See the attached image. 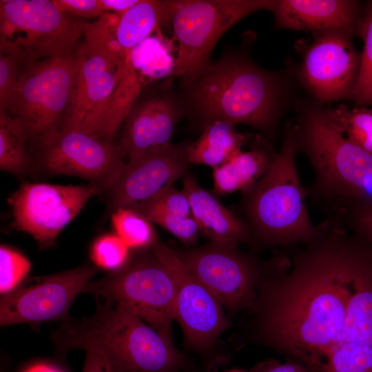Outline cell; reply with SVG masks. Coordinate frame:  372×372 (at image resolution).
Instances as JSON below:
<instances>
[{
    "mask_svg": "<svg viewBox=\"0 0 372 372\" xmlns=\"http://www.w3.org/2000/svg\"><path fill=\"white\" fill-rule=\"evenodd\" d=\"M283 249L266 262L247 341L319 372L342 333L354 282L372 265V246L327 217L311 240Z\"/></svg>",
    "mask_w": 372,
    "mask_h": 372,
    "instance_id": "1",
    "label": "cell"
},
{
    "mask_svg": "<svg viewBox=\"0 0 372 372\" xmlns=\"http://www.w3.org/2000/svg\"><path fill=\"white\" fill-rule=\"evenodd\" d=\"M292 127L298 152L314 172L305 187L307 199L327 217L372 206V152L346 138L322 108H309Z\"/></svg>",
    "mask_w": 372,
    "mask_h": 372,
    "instance_id": "2",
    "label": "cell"
},
{
    "mask_svg": "<svg viewBox=\"0 0 372 372\" xmlns=\"http://www.w3.org/2000/svg\"><path fill=\"white\" fill-rule=\"evenodd\" d=\"M187 83L189 105L207 123L219 120L267 133L276 130L284 85L278 74L259 68L249 58L225 56Z\"/></svg>",
    "mask_w": 372,
    "mask_h": 372,
    "instance_id": "3",
    "label": "cell"
},
{
    "mask_svg": "<svg viewBox=\"0 0 372 372\" xmlns=\"http://www.w3.org/2000/svg\"><path fill=\"white\" fill-rule=\"evenodd\" d=\"M61 349L101 350L118 372H189V359L143 320L111 302L54 336Z\"/></svg>",
    "mask_w": 372,
    "mask_h": 372,
    "instance_id": "4",
    "label": "cell"
},
{
    "mask_svg": "<svg viewBox=\"0 0 372 372\" xmlns=\"http://www.w3.org/2000/svg\"><path fill=\"white\" fill-rule=\"evenodd\" d=\"M298 152L292 126L266 174L242 192L250 242L261 247H286L316 234L307 207V192L296 163Z\"/></svg>",
    "mask_w": 372,
    "mask_h": 372,
    "instance_id": "5",
    "label": "cell"
},
{
    "mask_svg": "<svg viewBox=\"0 0 372 372\" xmlns=\"http://www.w3.org/2000/svg\"><path fill=\"white\" fill-rule=\"evenodd\" d=\"M87 24L61 12L53 1L1 0L0 51L27 65L66 55Z\"/></svg>",
    "mask_w": 372,
    "mask_h": 372,
    "instance_id": "6",
    "label": "cell"
},
{
    "mask_svg": "<svg viewBox=\"0 0 372 372\" xmlns=\"http://www.w3.org/2000/svg\"><path fill=\"white\" fill-rule=\"evenodd\" d=\"M274 0H180L171 18L177 42L174 77L186 83L209 65L213 49L237 22L260 10H271Z\"/></svg>",
    "mask_w": 372,
    "mask_h": 372,
    "instance_id": "7",
    "label": "cell"
},
{
    "mask_svg": "<svg viewBox=\"0 0 372 372\" xmlns=\"http://www.w3.org/2000/svg\"><path fill=\"white\" fill-rule=\"evenodd\" d=\"M136 316L173 342L176 287L165 267L152 253L130 260L126 266L83 289Z\"/></svg>",
    "mask_w": 372,
    "mask_h": 372,
    "instance_id": "8",
    "label": "cell"
},
{
    "mask_svg": "<svg viewBox=\"0 0 372 372\" xmlns=\"http://www.w3.org/2000/svg\"><path fill=\"white\" fill-rule=\"evenodd\" d=\"M78 59L76 54L52 57L27 65L20 72L7 111L17 118L28 136L58 130L73 93Z\"/></svg>",
    "mask_w": 372,
    "mask_h": 372,
    "instance_id": "9",
    "label": "cell"
},
{
    "mask_svg": "<svg viewBox=\"0 0 372 372\" xmlns=\"http://www.w3.org/2000/svg\"><path fill=\"white\" fill-rule=\"evenodd\" d=\"M103 188L95 184H22L8 199L14 227L30 234L41 248L51 246L59 233Z\"/></svg>",
    "mask_w": 372,
    "mask_h": 372,
    "instance_id": "10",
    "label": "cell"
},
{
    "mask_svg": "<svg viewBox=\"0 0 372 372\" xmlns=\"http://www.w3.org/2000/svg\"><path fill=\"white\" fill-rule=\"evenodd\" d=\"M174 251L227 311L234 313L251 307L266 262L237 247L213 243Z\"/></svg>",
    "mask_w": 372,
    "mask_h": 372,
    "instance_id": "11",
    "label": "cell"
},
{
    "mask_svg": "<svg viewBox=\"0 0 372 372\" xmlns=\"http://www.w3.org/2000/svg\"><path fill=\"white\" fill-rule=\"evenodd\" d=\"M152 253L170 273L176 287V320L186 347L205 353L231 323L215 296L179 259L174 249L157 242Z\"/></svg>",
    "mask_w": 372,
    "mask_h": 372,
    "instance_id": "12",
    "label": "cell"
},
{
    "mask_svg": "<svg viewBox=\"0 0 372 372\" xmlns=\"http://www.w3.org/2000/svg\"><path fill=\"white\" fill-rule=\"evenodd\" d=\"M85 39L76 52L78 62L75 83L62 129L78 130L103 138L121 63L103 46Z\"/></svg>",
    "mask_w": 372,
    "mask_h": 372,
    "instance_id": "13",
    "label": "cell"
},
{
    "mask_svg": "<svg viewBox=\"0 0 372 372\" xmlns=\"http://www.w3.org/2000/svg\"><path fill=\"white\" fill-rule=\"evenodd\" d=\"M96 272L81 267L23 282L1 298V325L68 320L71 304Z\"/></svg>",
    "mask_w": 372,
    "mask_h": 372,
    "instance_id": "14",
    "label": "cell"
},
{
    "mask_svg": "<svg viewBox=\"0 0 372 372\" xmlns=\"http://www.w3.org/2000/svg\"><path fill=\"white\" fill-rule=\"evenodd\" d=\"M40 140L48 171L83 178L106 189L125 163L112 141L81 131L58 129Z\"/></svg>",
    "mask_w": 372,
    "mask_h": 372,
    "instance_id": "15",
    "label": "cell"
},
{
    "mask_svg": "<svg viewBox=\"0 0 372 372\" xmlns=\"http://www.w3.org/2000/svg\"><path fill=\"white\" fill-rule=\"evenodd\" d=\"M314 33L300 70L304 85L320 102L353 99L360 69L353 34L342 30Z\"/></svg>",
    "mask_w": 372,
    "mask_h": 372,
    "instance_id": "16",
    "label": "cell"
},
{
    "mask_svg": "<svg viewBox=\"0 0 372 372\" xmlns=\"http://www.w3.org/2000/svg\"><path fill=\"white\" fill-rule=\"evenodd\" d=\"M187 146L170 143L125 162L110 187L111 207L132 208L187 174Z\"/></svg>",
    "mask_w": 372,
    "mask_h": 372,
    "instance_id": "17",
    "label": "cell"
},
{
    "mask_svg": "<svg viewBox=\"0 0 372 372\" xmlns=\"http://www.w3.org/2000/svg\"><path fill=\"white\" fill-rule=\"evenodd\" d=\"M175 60L163 43L145 40L119 65L108 107L103 138L112 141L123 126L145 85L173 74Z\"/></svg>",
    "mask_w": 372,
    "mask_h": 372,
    "instance_id": "18",
    "label": "cell"
},
{
    "mask_svg": "<svg viewBox=\"0 0 372 372\" xmlns=\"http://www.w3.org/2000/svg\"><path fill=\"white\" fill-rule=\"evenodd\" d=\"M181 112L180 103L169 94L134 106L117 145L123 158L128 161L172 143Z\"/></svg>",
    "mask_w": 372,
    "mask_h": 372,
    "instance_id": "19",
    "label": "cell"
},
{
    "mask_svg": "<svg viewBox=\"0 0 372 372\" xmlns=\"http://www.w3.org/2000/svg\"><path fill=\"white\" fill-rule=\"evenodd\" d=\"M278 28L314 32H358L362 14L353 0H276L271 10Z\"/></svg>",
    "mask_w": 372,
    "mask_h": 372,
    "instance_id": "20",
    "label": "cell"
},
{
    "mask_svg": "<svg viewBox=\"0 0 372 372\" xmlns=\"http://www.w3.org/2000/svg\"><path fill=\"white\" fill-rule=\"evenodd\" d=\"M183 180L182 190L189 200L192 215L211 243L237 247L240 242H250L251 234L246 222L201 187L192 176L186 174Z\"/></svg>",
    "mask_w": 372,
    "mask_h": 372,
    "instance_id": "21",
    "label": "cell"
},
{
    "mask_svg": "<svg viewBox=\"0 0 372 372\" xmlns=\"http://www.w3.org/2000/svg\"><path fill=\"white\" fill-rule=\"evenodd\" d=\"M176 3V1L140 0L119 15L114 35L125 57L161 25L171 20Z\"/></svg>",
    "mask_w": 372,
    "mask_h": 372,
    "instance_id": "22",
    "label": "cell"
},
{
    "mask_svg": "<svg viewBox=\"0 0 372 372\" xmlns=\"http://www.w3.org/2000/svg\"><path fill=\"white\" fill-rule=\"evenodd\" d=\"M276 154L261 148L240 151L223 164L213 168L215 192L227 194L245 191L266 174Z\"/></svg>",
    "mask_w": 372,
    "mask_h": 372,
    "instance_id": "23",
    "label": "cell"
},
{
    "mask_svg": "<svg viewBox=\"0 0 372 372\" xmlns=\"http://www.w3.org/2000/svg\"><path fill=\"white\" fill-rule=\"evenodd\" d=\"M247 140L234 125L213 121L206 123L200 137L187 145L189 164L205 165L215 168L241 151Z\"/></svg>",
    "mask_w": 372,
    "mask_h": 372,
    "instance_id": "24",
    "label": "cell"
},
{
    "mask_svg": "<svg viewBox=\"0 0 372 372\" xmlns=\"http://www.w3.org/2000/svg\"><path fill=\"white\" fill-rule=\"evenodd\" d=\"M353 287L337 344L353 342L372 346V265L355 279Z\"/></svg>",
    "mask_w": 372,
    "mask_h": 372,
    "instance_id": "25",
    "label": "cell"
},
{
    "mask_svg": "<svg viewBox=\"0 0 372 372\" xmlns=\"http://www.w3.org/2000/svg\"><path fill=\"white\" fill-rule=\"evenodd\" d=\"M28 135L15 117L0 111V168L2 171L20 175L28 166L26 140Z\"/></svg>",
    "mask_w": 372,
    "mask_h": 372,
    "instance_id": "26",
    "label": "cell"
},
{
    "mask_svg": "<svg viewBox=\"0 0 372 372\" xmlns=\"http://www.w3.org/2000/svg\"><path fill=\"white\" fill-rule=\"evenodd\" d=\"M327 114L342 135L359 147L372 152V111L364 107L349 109L340 105L327 109Z\"/></svg>",
    "mask_w": 372,
    "mask_h": 372,
    "instance_id": "27",
    "label": "cell"
},
{
    "mask_svg": "<svg viewBox=\"0 0 372 372\" xmlns=\"http://www.w3.org/2000/svg\"><path fill=\"white\" fill-rule=\"evenodd\" d=\"M112 223L116 234L130 249L152 247L157 242L152 223L132 208L114 210Z\"/></svg>",
    "mask_w": 372,
    "mask_h": 372,
    "instance_id": "28",
    "label": "cell"
},
{
    "mask_svg": "<svg viewBox=\"0 0 372 372\" xmlns=\"http://www.w3.org/2000/svg\"><path fill=\"white\" fill-rule=\"evenodd\" d=\"M319 372H372V346L353 342L338 344Z\"/></svg>",
    "mask_w": 372,
    "mask_h": 372,
    "instance_id": "29",
    "label": "cell"
},
{
    "mask_svg": "<svg viewBox=\"0 0 372 372\" xmlns=\"http://www.w3.org/2000/svg\"><path fill=\"white\" fill-rule=\"evenodd\" d=\"M358 32L362 37L364 45L353 99L358 107H364L372 104V1L366 3Z\"/></svg>",
    "mask_w": 372,
    "mask_h": 372,
    "instance_id": "30",
    "label": "cell"
},
{
    "mask_svg": "<svg viewBox=\"0 0 372 372\" xmlns=\"http://www.w3.org/2000/svg\"><path fill=\"white\" fill-rule=\"evenodd\" d=\"M132 209L145 218L155 214L180 216L192 215L190 205L186 194L183 190H178L173 185L163 188L149 200Z\"/></svg>",
    "mask_w": 372,
    "mask_h": 372,
    "instance_id": "31",
    "label": "cell"
},
{
    "mask_svg": "<svg viewBox=\"0 0 372 372\" xmlns=\"http://www.w3.org/2000/svg\"><path fill=\"white\" fill-rule=\"evenodd\" d=\"M129 249L118 235L108 234L96 240L91 249V256L98 267L116 271L130 262Z\"/></svg>",
    "mask_w": 372,
    "mask_h": 372,
    "instance_id": "32",
    "label": "cell"
},
{
    "mask_svg": "<svg viewBox=\"0 0 372 372\" xmlns=\"http://www.w3.org/2000/svg\"><path fill=\"white\" fill-rule=\"evenodd\" d=\"M30 269V261L13 249L0 247V293L5 295L21 285Z\"/></svg>",
    "mask_w": 372,
    "mask_h": 372,
    "instance_id": "33",
    "label": "cell"
},
{
    "mask_svg": "<svg viewBox=\"0 0 372 372\" xmlns=\"http://www.w3.org/2000/svg\"><path fill=\"white\" fill-rule=\"evenodd\" d=\"M331 217L339 220L349 231L372 246V206H353Z\"/></svg>",
    "mask_w": 372,
    "mask_h": 372,
    "instance_id": "34",
    "label": "cell"
},
{
    "mask_svg": "<svg viewBox=\"0 0 372 372\" xmlns=\"http://www.w3.org/2000/svg\"><path fill=\"white\" fill-rule=\"evenodd\" d=\"M19 63L11 56L0 53V111L7 112L17 85Z\"/></svg>",
    "mask_w": 372,
    "mask_h": 372,
    "instance_id": "35",
    "label": "cell"
},
{
    "mask_svg": "<svg viewBox=\"0 0 372 372\" xmlns=\"http://www.w3.org/2000/svg\"><path fill=\"white\" fill-rule=\"evenodd\" d=\"M57 8L79 18H99L104 13L101 0H53Z\"/></svg>",
    "mask_w": 372,
    "mask_h": 372,
    "instance_id": "36",
    "label": "cell"
},
{
    "mask_svg": "<svg viewBox=\"0 0 372 372\" xmlns=\"http://www.w3.org/2000/svg\"><path fill=\"white\" fill-rule=\"evenodd\" d=\"M83 372H118L107 356L100 349L87 347Z\"/></svg>",
    "mask_w": 372,
    "mask_h": 372,
    "instance_id": "37",
    "label": "cell"
},
{
    "mask_svg": "<svg viewBox=\"0 0 372 372\" xmlns=\"http://www.w3.org/2000/svg\"><path fill=\"white\" fill-rule=\"evenodd\" d=\"M251 372H314L304 364L291 360L280 362L274 359H267L257 364Z\"/></svg>",
    "mask_w": 372,
    "mask_h": 372,
    "instance_id": "38",
    "label": "cell"
},
{
    "mask_svg": "<svg viewBox=\"0 0 372 372\" xmlns=\"http://www.w3.org/2000/svg\"><path fill=\"white\" fill-rule=\"evenodd\" d=\"M140 0H101L105 12L122 14L135 6Z\"/></svg>",
    "mask_w": 372,
    "mask_h": 372,
    "instance_id": "39",
    "label": "cell"
},
{
    "mask_svg": "<svg viewBox=\"0 0 372 372\" xmlns=\"http://www.w3.org/2000/svg\"><path fill=\"white\" fill-rule=\"evenodd\" d=\"M23 372H63L59 368L46 363H37L32 364Z\"/></svg>",
    "mask_w": 372,
    "mask_h": 372,
    "instance_id": "40",
    "label": "cell"
},
{
    "mask_svg": "<svg viewBox=\"0 0 372 372\" xmlns=\"http://www.w3.org/2000/svg\"><path fill=\"white\" fill-rule=\"evenodd\" d=\"M229 372H243V371H238V370H233V371H231Z\"/></svg>",
    "mask_w": 372,
    "mask_h": 372,
    "instance_id": "41",
    "label": "cell"
},
{
    "mask_svg": "<svg viewBox=\"0 0 372 372\" xmlns=\"http://www.w3.org/2000/svg\"><path fill=\"white\" fill-rule=\"evenodd\" d=\"M189 372H200V371H196L193 370V371H191Z\"/></svg>",
    "mask_w": 372,
    "mask_h": 372,
    "instance_id": "42",
    "label": "cell"
}]
</instances>
